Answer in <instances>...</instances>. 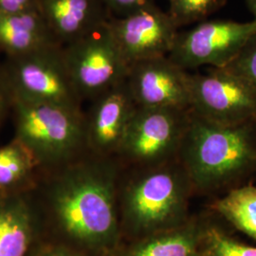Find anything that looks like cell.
I'll return each mask as SVG.
<instances>
[{
	"mask_svg": "<svg viewBox=\"0 0 256 256\" xmlns=\"http://www.w3.org/2000/svg\"><path fill=\"white\" fill-rule=\"evenodd\" d=\"M212 214L256 241V186L244 184L208 204Z\"/></svg>",
	"mask_w": 256,
	"mask_h": 256,
	"instance_id": "ac0fdd59",
	"label": "cell"
},
{
	"mask_svg": "<svg viewBox=\"0 0 256 256\" xmlns=\"http://www.w3.org/2000/svg\"><path fill=\"white\" fill-rule=\"evenodd\" d=\"M41 170L36 158L16 138L0 146V192L2 194L34 191L37 173Z\"/></svg>",
	"mask_w": 256,
	"mask_h": 256,
	"instance_id": "e0dca14e",
	"label": "cell"
},
{
	"mask_svg": "<svg viewBox=\"0 0 256 256\" xmlns=\"http://www.w3.org/2000/svg\"><path fill=\"white\" fill-rule=\"evenodd\" d=\"M190 110L136 108L117 158L124 168L164 164L178 158Z\"/></svg>",
	"mask_w": 256,
	"mask_h": 256,
	"instance_id": "5b68a950",
	"label": "cell"
},
{
	"mask_svg": "<svg viewBox=\"0 0 256 256\" xmlns=\"http://www.w3.org/2000/svg\"><path fill=\"white\" fill-rule=\"evenodd\" d=\"M108 10L110 14L115 18H124L142 9L150 0H101Z\"/></svg>",
	"mask_w": 256,
	"mask_h": 256,
	"instance_id": "7402d4cb",
	"label": "cell"
},
{
	"mask_svg": "<svg viewBox=\"0 0 256 256\" xmlns=\"http://www.w3.org/2000/svg\"><path fill=\"white\" fill-rule=\"evenodd\" d=\"M38 12L55 40L66 46L110 19L101 0H37Z\"/></svg>",
	"mask_w": 256,
	"mask_h": 256,
	"instance_id": "5bb4252c",
	"label": "cell"
},
{
	"mask_svg": "<svg viewBox=\"0 0 256 256\" xmlns=\"http://www.w3.org/2000/svg\"><path fill=\"white\" fill-rule=\"evenodd\" d=\"M136 108L126 81L93 100L84 113L88 153L116 158Z\"/></svg>",
	"mask_w": 256,
	"mask_h": 256,
	"instance_id": "7c38bea8",
	"label": "cell"
},
{
	"mask_svg": "<svg viewBox=\"0 0 256 256\" xmlns=\"http://www.w3.org/2000/svg\"><path fill=\"white\" fill-rule=\"evenodd\" d=\"M225 68L246 80L256 90V32Z\"/></svg>",
	"mask_w": 256,
	"mask_h": 256,
	"instance_id": "44dd1931",
	"label": "cell"
},
{
	"mask_svg": "<svg viewBox=\"0 0 256 256\" xmlns=\"http://www.w3.org/2000/svg\"><path fill=\"white\" fill-rule=\"evenodd\" d=\"M204 256H256V247L234 238L212 214L206 216Z\"/></svg>",
	"mask_w": 256,
	"mask_h": 256,
	"instance_id": "d6986e66",
	"label": "cell"
},
{
	"mask_svg": "<svg viewBox=\"0 0 256 256\" xmlns=\"http://www.w3.org/2000/svg\"><path fill=\"white\" fill-rule=\"evenodd\" d=\"M63 52L74 88L82 102H92L126 81L129 66L120 52L108 21L63 46Z\"/></svg>",
	"mask_w": 256,
	"mask_h": 256,
	"instance_id": "52a82bcc",
	"label": "cell"
},
{
	"mask_svg": "<svg viewBox=\"0 0 256 256\" xmlns=\"http://www.w3.org/2000/svg\"><path fill=\"white\" fill-rule=\"evenodd\" d=\"M117 158L88 153L50 172L40 208L61 242L90 256H112L122 242Z\"/></svg>",
	"mask_w": 256,
	"mask_h": 256,
	"instance_id": "6da1fadb",
	"label": "cell"
},
{
	"mask_svg": "<svg viewBox=\"0 0 256 256\" xmlns=\"http://www.w3.org/2000/svg\"><path fill=\"white\" fill-rule=\"evenodd\" d=\"M0 194H2V192H0Z\"/></svg>",
	"mask_w": 256,
	"mask_h": 256,
	"instance_id": "4316f807",
	"label": "cell"
},
{
	"mask_svg": "<svg viewBox=\"0 0 256 256\" xmlns=\"http://www.w3.org/2000/svg\"><path fill=\"white\" fill-rule=\"evenodd\" d=\"M44 218L32 191L0 194V256H30Z\"/></svg>",
	"mask_w": 256,
	"mask_h": 256,
	"instance_id": "4fadbf2b",
	"label": "cell"
},
{
	"mask_svg": "<svg viewBox=\"0 0 256 256\" xmlns=\"http://www.w3.org/2000/svg\"><path fill=\"white\" fill-rule=\"evenodd\" d=\"M14 100L81 108L64 61L63 46H48L3 62Z\"/></svg>",
	"mask_w": 256,
	"mask_h": 256,
	"instance_id": "8992f818",
	"label": "cell"
},
{
	"mask_svg": "<svg viewBox=\"0 0 256 256\" xmlns=\"http://www.w3.org/2000/svg\"><path fill=\"white\" fill-rule=\"evenodd\" d=\"M169 10L176 27L200 23L221 9L227 0H168Z\"/></svg>",
	"mask_w": 256,
	"mask_h": 256,
	"instance_id": "ffe728a7",
	"label": "cell"
},
{
	"mask_svg": "<svg viewBox=\"0 0 256 256\" xmlns=\"http://www.w3.org/2000/svg\"><path fill=\"white\" fill-rule=\"evenodd\" d=\"M38 10L37 0H0V12Z\"/></svg>",
	"mask_w": 256,
	"mask_h": 256,
	"instance_id": "d4e9b609",
	"label": "cell"
},
{
	"mask_svg": "<svg viewBox=\"0 0 256 256\" xmlns=\"http://www.w3.org/2000/svg\"><path fill=\"white\" fill-rule=\"evenodd\" d=\"M60 45L38 10L0 12V52L6 57Z\"/></svg>",
	"mask_w": 256,
	"mask_h": 256,
	"instance_id": "2e32d148",
	"label": "cell"
},
{
	"mask_svg": "<svg viewBox=\"0 0 256 256\" xmlns=\"http://www.w3.org/2000/svg\"><path fill=\"white\" fill-rule=\"evenodd\" d=\"M178 160L194 194H224L256 174V120L220 124L190 110Z\"/></svg>",
	"mask_w": 256,
	"mask_h": 256,
	"instance_id": "7a4b0ae2",
	"label": "cell"
},
{
	"mask_svg": "<svg viewBox=\"0 0 256 256\" xmlns=\"http://www.w3.org/2000/svg\"><path fill=\"white\" fill-rule=\"evenodd\" d=\"M256 32V21L205 20L189 30L178 32L168 57L183 70L203 66L226 68Z\"/></svg>",
	"mask_w": 256,
	"mask_h": 256,
	"instance_id": "ba28073f",
	"label": "cell"
},
{
	"mask_svg": "<svg viewBox=\"0 0 256 256\" xmlns=\"http://www.w3.org/2000/svg\"><path fill=\"white\" fill-rule=\"evenodd\" d=\"M206 216L144 238L122 241L112 256H204Z\"/></svg>",
	"mask_w": 256,
	"mask_h": 256,
	"instance_id": "9a60e30c",
	"label": "cell"
},
{
	"mask_svg": "<svg viewBox=\"0 0 256 256\" xmlns=\"http://www.w3.org/2000/svg\"><path fill=\"white\" fill-rule=\"evenodd\" d=\"M14 98L5 74L3 62H0V126L12 110Z\"/></svg>",
	"mask_w": 256,
	"mask_h": 256,
	"instance_id": "603a6c76",
	"label": "cell"
},
{
	"mask_svg": "<svg viewBox=\"0 0 256 256\" xmlns=\"http://www.w3.org/2000/svg\"><path fill=\"white\" fill-rule=\"evenodd\" d=\"M30 256H90L63 242L38 248Z\"/></svg>",
	"mask_w": 256,
	"mask_h": 256,
	"instance_id": "cb8c5ba5",
	"label": "cell"
},
{
	"mask_svg": "<svg viewBox=\"0 0 256 256\" xmlns=\"http://www.w3.org/2000/svg\"><path fill=\"white\" fill-rule=\"evenodd\" d=\"M192 183L178 160L164 164L124 168L118 192L122 241L144 238L185 223Z\"/></svg>",
	"mask_w": 256,
	"mask_h": 256,
	"instance_id": "3957f363",
	"label": "cell"
},
{
	"mask_svg": "<svg viewBox=\"0 0 256 256\" xmlns=\"http://www.w3.org/2000/svg\"><path fill=\"white\" fill-rule=\"evenodd\" d=\"M191 111L220 124L256 120V90L225 68L191 74Z\"/></svg>",
	"mask_w": 256,
	"mask_h": 256,
	"instance_id": "9c48e42d",
	"label": "cell"
},
{
	"mask_svg": "<svg viewBox=\"0 0 256 256\" xmlns=\"http://www.w3.org/2000/svg\"><path fill=\"white\" fill-rule=\"evenodd\" d=\"M126 84L138 108L191 110V74L168 56L131 64Z\"/></svg>",
	"mask_w": 256,
	"mask_h": 256,
	"instance_id": "8fae6325",
	"label": "cell"
},
{
	"mask_svg": "<svg viewBox=\"0 0 256 256\" xmlns=\"http://www.w3.org/2000/svg\"><path fill=\"white\" fill-rule=\"evenodd\" d=\"M14 138L48 172L88 153L86 114L82 108L14 100Z\"/></svg>",
	"mask_w": 256,
	"mask_h": 256,
	"instance_id": "277c9868",
	"label": "cell"
},
{
	"mask_svg": "<svg viewBox=\"0 0 256 256\" xmlns=\"http://www.w3.org/2000/svg\"><path fill=\"white\" fill-rule=\"evenodd\" d=\"M250 10L252 12L254 20L256 21V0H245Z\"/></svg>",
	"mask_w": 256,
	"mask_h": 256,
	"instance_id": "484cf974",
	"label": "cell"
},
{
	"mask_svg": "<svg viewBox=\"0 0 256 256\" xmlns=\"http://www.w3.org/2000/svg\"><path fill=\"white\" fill-rule=\"evenodd\" d=\"M108 25L129 66L142 60L168 56L180 32L168 12L152 1L126 16H110Z\"/></svg>",
	"mask_w": 256,
	"mask_h": 256,
	"instance_id": "30bf717a",
	"label": "cell"
}]
</instances>
